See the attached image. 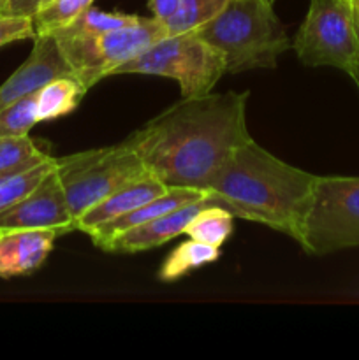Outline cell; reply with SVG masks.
<instances>
[{"label": "cell", "instance_id": "obj_1", "mask_svg": "<svg viewBox=\"0 0 359 360\" xmlns=\"http://www.w3.org/2000/svg\"><path fill=\"white\" fill-rule=\"evenodd\" d=\"M248 91L182 98L130 134L123 144L136 151L148 172L169 188L208 185L241 144Z\"/></svg>", "mask_w": 359, "mask_h": 360}, {"label": "cell", "instance_id": "obj_2", "mask_svg": "<svg viewBox=\"0 0 359 360\" xmlns=\"http://www.w3.org/2000/svg\"><path fill=\"white\" fill-rule=\"evenodd\" d=\"M317 176L280 160L253 139L231 155L206 188L210 204L299 243Z\"/></svg>", "mask_w": 359, "mask_h": 360}, {"label": "cell", "instance_id": "obj_3", "mask_svg": "<svg viewBox=\"0 0 359 360\" xmlns=\"http://www.w3.org/2000/svg\"><path fill=\"white\" fill-rule=\"evenodd\" d=\"M194 32L220 49L227 72L275 69L292 48L270 0H229L213 20Z\"/></svg>", "mask_w": 359, "mask_h": 360}, {"label": "cell", "instance_id": "obj_4", "mask_svg": "<svg viewBox=\"0 0 359 360\" xmlns=\"http://www.w3.org/2000/svg\"><path fill=\"white\" fill-rule=\"evenodd\" d=\"M227 72L225 58L220 49L196 34L165 35L160 41L120 65L113 76L120 74H148L175 79L182 98L201 97L213 90Z\"/></svg>", "mask_w": 359, "mask_h": 360}, {"label": "cell", "instance_id": "obj_5", "mask_svg": "<svg viewBox=\"0 0 359 360\" xmlns=\"http://www.w3.org/2000/svg\"><path fill=\"white\" fill-rule=\"evenodd\" d=\"M56 174L77 227V220L99 200L150 172L136 151L120 143L56 158Z\"/></svg>", "mask_w": 359, "mask_h": 360}, {"label": "cell", "instance_id": "obj_6", "mask_svg": "<svg viewBox=\"0 0 359 360\" xmlns=\"http://www.w3.org/2000/svg\"><path fill=\"white\" fill-rule=\"evenodd\" d=\"M53 35L74 77L90 90L101 79L113 76L120 65L165 37L168 28L151 16L99 35H73L63 32H53Z\"/></svg>", "mask_w": 359, "mask_h": 360}, {"label": "cell", "instance_id": "obj_7", "mask_svg": "<svg viewBox=\"0 0 359 360\" xmlns=\"http://www.w3.org/2000/svg\"><path fill=\"white\" fill-rule=\"evenodd\" d=\"M299 246L312 255L359 248V176H317Z\"/></svg>", "mask_w": 359, "mask_h": 360}, {"label": "cell", "instance_id": "obj_8", "mask_svg": "<svg viewBox=\"0 0 359 360\" xmlns=\"http://www.w3.org/2000/svg\"><path fill=\"white\" fill-rule=\"evenodd\" d=\"M292 48L305 65L334 67L347 72L359 60L351 0H310Z\"/></svg>", "mask_w": 359, "mask_h": 360}, {"label": "cell", "instance_id": "obj_9", "mask_svg": "<svg viewBox=\"0 0 359 360\" xmlns=\"http://www.w3.org/2000/svg\"><path fill=\"white\" fill-rule=\"evenodd\" d=\"M51 231L58 236L77 231L56 167L23 199L0 213V232Z\"/></svg>", "mask_w": 359, "mask_h": 360}, {"label": "cell", "instance_id": "obj_10", "mask_svg": "<svg viewBox=\"0 0 359 360\" xmlns=\"http://www.w3.org/2000/svg\"><path fill=\"white\" fill-rule=\"evenodd\" d=\"M74 76L53 34L34 37L28 58L0 84V109L27 95L37 94L42 86L58 77Z\"/></svg>", "mask_w": 359, "mask_h": 360}, {"label": "cell", "instance_id": "obj_11", "mask_svg": "<svg viewBox=\"0 0 359 360\" xmlns=\"http://www.w3.org/2000/svg\"><path fill=\"white\" fill-rule=\"evenodd\" d=\"M206 204L208 197L204 200H197V202L176 207V210L169 211V213L165 214H160V217L153 218V220L146 221V224L137 225V227L123 232V234L118 236L113 243H109L106 252L139 253L151 248H158V246L164 245V243L185 234L187 225L190 224V220H192Z\"/></svg>", "mask_w": 359, "mask_h": 360}, {"label": "cell", "instance_id": "obj_12", "mask_svg": "<svg viewBox=\"0 0 359 360\" xmlns=\"http://www.w3.org/2000/svg\"><path fill=\"white\" fill-rule=\"evenodd\" d=\"M206 199V192L197 188H168L162 195L155 197L150 202L143 204V206L136 207V210L129 211V213L122 214V217L109 220L106 224L99 225V227L92 229L88 236L92 238L94 245L97 248L104 250L109 246V243L115 241L118 236L123 232L130 231V229L143 225L146 221L153 220V218L160 217V214L169 213V211L176 210V207L187 206V204L197 202V200Z\"/></svg>", "mask_w": 359, "mask_h": 360}, {"label": "cell", "instance_id": "obj_13", "mask_svg": "<svg viewBox=\"0 0 359 360\" xmlns=\"http://www.w3.org/2000/svg\"><path fill=\"white\" fill-rule=\"evenodd\" d=\"M56 238L51 231L0 232V278L34 273L48 259Z\"/></svg>", "mask_w": 359, "mask_h": 360}, {"label": "cell", "instance_id": "obj_14", "mask_svg": "<svg viewBox=\"0 0 359 360\" xmlns=\"http://www.w3.org/2000/svg\"><path fill=\"white\" fill-rule=\"evenodd\" d=\"M168 188L169 186H165L160 179H157L151 174L143 176V178L136 179V181L127 183V185L120 186L118 190L109 193L108 197L99 200L95 206H92L77 220V231L88 234L92 229L99 227V225L106 224L109 220H115V218L150 202L155 197L168 192Z\"/></svg>", "mask_w": 359, "mask_h": 360}, {"label": "cell", "instance_id": "obj_15", "mask_svg": "<svg viewBox=\"0 0 359 360\" xmlns=\"http://www.w3.org/2000/svg\"><path fill=\"white\" fill-rule=\"evenodd\" d=\"M87 88L74 76L58 77L35 94L39 123L56 120L73 112L80 105L81 98L87 94Z\"/></svg>", "mask_w": 359, "mask_h": 360}, {"label": "cell", "instance_id": "obj_16", "mask_svg": "<svg viewBox=\"0 0 359 360\" xmlns=\"http://www.w3.org/2000/svg\"><path fill=\"white\" fill-rule=\"evenodd\" d=\"M55 167L56 158L48 155V157L23 165V167L0 172V213L13 206V204H16L20 199H23Z\"/></svg>", "mask_w": 359, "mask_h": 360}, {"label": "cell", "instance_id": "obj_17", "mask_svg": "<svg viewBox=\"0 0 359 360\" xmlns=\"http://www.w3.org/2000/svg\"><path fill=\"white\" fill-rule=\"evenodd\" d=\"M218 257H220V248H217V246L206 245V243L196 241V239H189V241L182 243L178 248H175L165 257L164 264L158 271V280L175 281L178 278L185 276L192 269L215 262Z\"/></svg>", "mask_w": 359, "mask_h": 360}, {"label": "cell", "instance_id": "obj_18", "mask_svg": "<svg viewBox=\"0 0 359 360\" xmlns=\"http://www.w3.org/2000/svg\"><path fill=\"white\" fill-rule=\"evenodd\" d=\"M232 220L234 217L227 210L217 206V204H210L208 200L206 206L187 225L185 234L190 239L220 248L232 234V227H234Z\"/></svg>", "mask_w": 359, "mask_h": 360}, {"label": "cell", "instance_id": "obj_19", "mask_svg": "<svg viewBox=\"0 0 359 360\" xmlns=\"http://www.w3.org/2000/svg\"><path fill=\"white\" fill-rule=\"evenodd\" d=\"M229 0H180L178 9L165 23L168 35L194 32L213 20Z\"/></svg>", "mask_w": 359, "mask_h": 360}, {"label": "cell", "instance_id": "obj_20", "mask_svg": "<svg viewBox=\"0 0 359 360\" xmlns=\"http://www.w3.org/2000/svg\"><path fill=\"white\" fill-rule=\"evenodd\" d=\"M143 16H136V14H123V13H109V11H101L97 7L90 6L84 9L73 23L67 27L60 28L55 32H63V34L73 35H99L104 32L115 30V28L127 27V25H134L141 21Z\"/></svg>", "mask_w": 359, "mask_h": 360}, {"label": "cell", "instance_id": "obj_21", "mask_svg": "<svg viewBox=\"0 0 359 360\" xmlns=\"http://www.w3.org/2000/svg\"><path fill=\"white\" fill-rule=\"evenodd\" d=\"M92 4L94 0H49L32 16L35 35L53 34L55 30L67 27Z\"/></svg>", "mask_w": 359, "mask_h": 360}, {"label": "cell", "instance_id": "obj_22", "mask_svg": "<svg viewBox=\"0 0 359 360\" xmlns=\"http://www.w3.org/2000/svg\"><path fill=\"white\" fill-rule=\"evenodd\" d=\"M37 123L35 94L18 98L0 109V137L28 136Z\"/></svg>", "mask_w": 359, "mask_h": 360}, {"label": "cell", "instance_id": "obj_23", "mask_svg": "<svg viewBox=\"0 0 359 360\" xmlns=\"http://www.w3.org/2000/svg\"><path fill=\"white\" fill-rule=\"evenodd\" d=\"M48 155L30 136L0 137V172L23 167Z\"/></svg>", "mask_w": 359, "mask_h": 360}, {"label": "cell", "instance_id": "obj_24", "mask_svg": "<svg viewBox=\"0 0 359 360\" xmlns=\"http://www.w3.org/2000/svg\"><path fill=\"white\" fill-rule=\"evenodd\" d=\"M35 30L32 18L0 14V48L16 41L34 39Z\"/></svg>", "mask_w": 359, "mask_h": 360}, {"label": "cell", "instance_id": "obj_25", "mask_svg": "<svg viewBox=\"0 0 359 360\" xmlns=\"http://www.w3.org/2000/svg\"><path fill=\"white\" fill-rule=\"evenodd\" d=\"M49 0H0V14L32 18Z\"/></svg>", "mask_w": 359, "mask_h": 360}, {"label": "cell", "instance_id": "obj_26", "mask_svg": "<svg viewBox=\"0 0 359 360\" xmlns=\"http://www.w3.org/2000/svg\"><path fill=\"white\" fill-rule=\"evenodd\" d=\"M178 4H180V0H150L151 16L165 25L169 20H171L172 14L176 13V9H178Z\"/></svg>", "mask_w": 359, "mask_h": 360}, {"label": "cell", "instance_id": "obj_27", "mask_svg": "<svg viewBox=\"0 0 359 360\" xmlns=\"http://www.w3.org/2000/svg\"><path fill=\"white\" fill-rule=\"evenodd\" d=\"M347 74H348V76H351V77H352V79H354L355 86H358V88H359V60H358V62H355V63H354V65H352V67H351V69H348V70H347Z\"/></svg>", "mask_w": 359, "mask_h": 360}, {"label": "cell", "instance_id": "obj_28", "mask_svg": "<svg viewBox=\"0 0 359 360\" xmlns=\"http://www.w3.org/2000/svg\"><path fill=\"white\" fill-rule=\"evenodd\" d=\"M270 2H271V4H275V0H270Z\"/></svg>", "mask_w": 359, "mask_h": 360}]
</instances>
